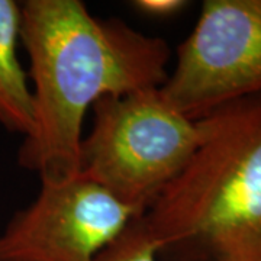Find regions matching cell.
Instances as JSON below:
<instances>
[{
	"label": "cell",
	"mask_w": 261,
	"mask_h": 261,
	"mask_svg": "<svg viewBox=\"0 0 261 261\" xmlns=\"http://www.w3.org/2000/svg\"><path fill=\"white\" fill-rule=\"evenodd\" d=\"M20 42L29 57L34 129L18 163L41 180L79 174L84 116L97 100L160 89L168 77L166 39L97 18L79 0L22 3Z\"/></svg>",
	"instance_id": "obj_1"
},
{
	"label": "cell",
	"mask_w": 261,
	"mask_h": 261,
	"mask_svg": "<svg viewBox=\"0 0 261 261\" xmlns=\"http://www.w3.org/2000/svg\"><path fill=\"white\" fill-rule=\"evenodd\" d=\"M200 119L199 148L142 218L159 255L261 261V93Z\"/></svg>",
	"instance_id": "obj_2"
},
{
	"label": "cell",
	"mask_w": 261,
	"mask_h": 261,
	"mask_svg": "<svg viewBox=\"0 0 261 261\" xmlns=\"http://www.w3.org/2000/svg\"><path fill=\"white\" fill-rule=\"evenodd\" d=\"M92 111L79 173L142 216L192 160L203 122L174 109L160 89L106 96Z\"/></svg>",
	"instance_id": "obj_3"
},
{
	"label": "cell",
	"mask_w": 261,
	"mask_h": 261,
	"mask_svg": "<svg viewBox=\"0 0 261 261\" xmlns=\"http://www.w3.org/2000/svg\"><path fill=\"white\" fill-rule=\"evenodd\" d=\"M163 97L190 119L261 93V0H206Z\"/></svg>",
	"instance_id": "obj_4"
},
{
	"label": "cell",
	"mask_w": 261,
	"mask_h": 261,
	"mask_svg": "<svg viewBox=\"0 0 261 261\" xmlns=\"http://www.w3.org/2000/svg\"><path fill=\"white\" fill-rule=\"evenodd\" d=\"M138 218L80 173L41 180L38 196L0 232V261H96Z\"/></svg>",
	"instance_id": "obj_5"
},
{
	"label": "cell",
	"mask_w": 261,
	"mask_h": 261,
	"mask_svg": "<svg viewBox=\"0 0 261 261\" xmlns=\"http://www.w3.org/2000/svg\"><path fill=\"white\" fill-rule=\"evenodd\" d=\"M20 42V5L0 0V125L23 138L34 129V103L18 57Z\"/></svg>",
	"instance_id": "obj_6"
},
{
	"label": "cell",
	"mask_w": 261,
	"mask_h": 261,
	"mask_svg": "<svg viewBox=\"0 0 261 261\" xmlns=\"http://www.w3.org/2000/svg\"><path fill=\"white\" fill-rule=\"evenodd\" d=\"M160 245L144 218L132 219L112 243L105 247L96 261H159Z\"/></svg>",
	"instance_id": "obj_7"
},
{
	"label": "cell",
	"mask_w": 261,
	"mask_h": 261,
	"mask_svg": "<svg viewBox=\"0 0 261 261\" xmlns=\"http://www.w3.org/2000/svg\"><path fill=\"white\" fill-rule=\"evenodd\" d=\"M132 6L141 13H145L148 16H173L183 10L187 6V2L183 0H137L132 3Z\"/></svg>",
	"instance_id": "obj_8"
}]
</instances>
